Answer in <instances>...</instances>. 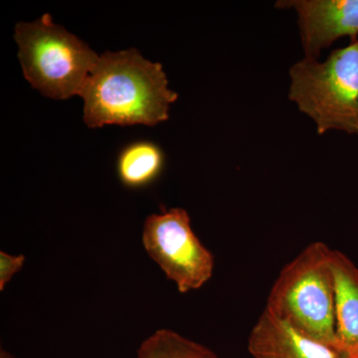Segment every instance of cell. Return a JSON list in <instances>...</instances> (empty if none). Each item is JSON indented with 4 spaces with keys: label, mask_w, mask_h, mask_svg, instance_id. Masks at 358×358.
Listing matches in <instances>:
<instances>
[{
    "label": "cell",
    "mask_w": 358,
    "mask_h": 358,
    "mask_svg": "<svg viewBox=\"0 0 358 358\" xmlns=\"http://www.w3.org/2000/svg\"><path fill=\"white\" fill-rule=\"evenodd\" d=\"M136 358H220L210 348L171 329H157L141 343Z\"/></svg>",
    "instance_id": "10"
},
{
    "label": "cell",
    "mask_w": 358,
    "mask_h": 358,
    "mask_svg": "<svg viewBox=\"0 0 358 358\" xmlns=\"http://www.w3.org/2000/svg\"><path fill=\"white\" fill-rule=\"evenodd\" d=\"M331 253L322 242L306 247L282 268L265 310L310 338L341 350L336 336Z\"/></svg>",
    "instance_id": "2"
},
{
    "label": "cell",
    "mask_w": 358,
    "mask_h": 358,
    "mask_svg": "<svg viewBox=\"0 0 358 358\" xmlns=\"http://www.w3.org/2000/svg\"><path fill=\"white\" fill-rule=\"evenodd\" d=\"M289 100L312 117L317 133L358 134V40L324 63L305 58L289 70Z\"/></svg>",
    "instance_id": "4"
},
{
    "label": "cell",
    "mask_w": 358,
    "mask_h": 358,
    "mask_svg": "<svg viewBox=\"0 0 358 358\" xmlns=\"http://www.w3.org/2000/svg\"><path fill=\"white\" fill-rule=\"evenodd\" d=\"M275 6L296 9L306 58L317 60L322 49L341 37L357 41L358 0H292Z\"/></svg>",
    "instance_id": "6"
},
{
    "label": "cell",
    "mask_w": 358,
    "mask_h": 358,
    "mask_svg": "<svg viewBox=\"0 0 358 358\" xmlns=\"http://www.w3.org/2000/svg\"><path fill=\"white\" fill-rule=\"evenodd\" d=\"M26 258L24 255H10L0 251V291H4L14 275L22 270Z\"/></svg>",
    "instance_id": "11"
},
{
    "label": "cell",
    "mask_w": 358,
    "mask_h": 358,
    "mask_svg": "<svg viewBox=\"0 0 358 358\" xmlns=\"http://www.w3.org/2000/svg\"><path fill=\"white\" fill-rule=\"evenodd\" d=\"M141 240L148 255L176 285L179 293L201 288L213 275V254L193 232L185 209L171 208L148 216Z\"/></svg>",
    "instance_id": "5"
},
{
    "label": "cell",
    "mask_w": 358,
    "mask_h": 358,
    "mask_svg": "<svg viewBox=\"0 0 358 358\" xmlns=\"http://www.w3.org/2000/svg\"><path fill=\"white\" fill-rule=\"evenodd\" d=\"M352 358H358V352L357 353H355V355H353Z\"/></svg>",
    "instance_id": "13"
},
{
    "label": "cell",
    "mask_w": 358,
    "mask_h": 358,
    "mask_svg": "<svg viewBox=\"0 0 358 358\" xmlns=\"http://www.w3.org/2000/svg\"><path fill=\"white\" fill-rule=\"evenodd\" d=\"M79 96L89 128L155 126L169 119V107L178 96L169 89L162 64L134 48L100 55Z\"/></svg>",
    "instance_id": "1"
},
{
    "label": "cell",
    "mask_w": 358,
    "mask_h": 358,
    "mask_svg": "<svg viewBox=\"0 0 358 358\" xmlns=\"http://www.w3.org/2000/svg\"><path fill=\"white\" fill-rule=\"evenodd\" d=\"M336 336L348 357L358 352V268L348 257L331 250Z\"/></svg>",
    "instance_id": "8"
},
{
    "label": "cell",
    "mask_w": 358,
    "mask_h": 358,
    "mask_svg": "<svg viewBox=\"0 0 358 358\" xmlns=\"http://www.w3.org/2000/svg\"><path fill=\"white\" fill-rule=\"evenodd\" d=\"M164 155L150 141H136L122 150L117 159V174L122 185L141 188L150 185L162 173Z\"/></svg>",
    "instance_id": "9"
},
{
    "label": "cell",
    "mask_w": 358,
    "mask_h": 358,
    "mask_svg": "<svg viewBox=\"0 0 358 358\" xmlns=\"http://www.w3.org/2000/svg\"><path fill=\"white\" fill-rule=\"evenodd\" d=\"M14 39L25 79L55 100L80 95L100 57L76 35L55 24L48 13L32 22H18Z\"/></svg>",
    "instance_id": "3"
},
{
    "label": "cell",
    "mask_w": 358,
    "mask_h": 358,
    "mask_svg": "<svg viewBox=\"0 0 358 358\" xmlns=\"http://www.w3.org/2000/svg\"><path fill=\"white\" fill-rule=\"evenodd\" d=\"M0 358H17L14 357L13 355H11L10 352H7V350H4L3 348H1L0 350Z\"/></svg>",
    "instance_id": "12"
},
{
    "label": "cell",
    "mask_w": 358,
    "mask_h": 358,
    "mask_svg": "<svg viewBox=\"0 0 358 358\" xmlns=\"http://www.w3.org/2000/svg\"><path fill=\"white\" fill-rule=\"evenodd\" d=\"M253 358H350L348 353L300 333L264 310L248 339Z\"/></svg>",
    "instance_id": "7"
}]
</instances>
